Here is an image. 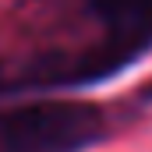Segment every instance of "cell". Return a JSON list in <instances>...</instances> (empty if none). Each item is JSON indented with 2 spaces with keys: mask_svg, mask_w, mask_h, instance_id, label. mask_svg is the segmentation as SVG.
<instances>
[{
  "mask_svg": "<svg viewBox=\"0 0 152 152\" xmlns=\"http://www.w3.org/2000/svg\"><path fill=\"white\" fill-rule=\"evenodd\" d=\"M88 4L110 28L113 36L110 53H117L120 60L152 42V0H88Z\"/></svg>",
  "mask_w": 152,
  "mask_h": 152,
  "instance_id": "cell-2",
  "label": "cell"
},
{
  "mask_svg": "<svg viewBox=\"0 0 152 152\" xmlns=\"http://www.w3.org/2000/svg\"><path fill=\"white\" fill-rule=\"evenodd\" d=\"M103 131V117L85 103H39L4 117L7 152H78Z\"/></svg>",
  "mask_w": 152,
  "mask_h": 152,
  "instance_id": "cell-1",
  "label": "cell"
}]
</instances>
